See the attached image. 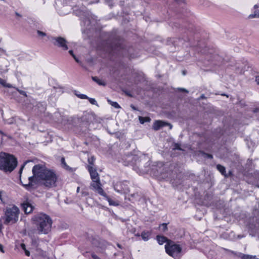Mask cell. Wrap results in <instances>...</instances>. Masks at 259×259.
<instances>
[{
    "label": "cell",
    "instance_id": "obj_5",
    "mask_svg": "<svg viewBox=\"0 0 259 259\" xmlns=\"http://www.w3.org/2000/svg\"><path fill=\"white\" fill-rule=\"evenodd\" d=\"M165 249L167 254L173 257L174 255L180 253L181 251L180 246L169 240L167 242V244L165 246Z\"/></svg>",
    "mask_w": 259,
    "mask_h": 259
},
{
    "label": "cell",
    "instance_id": "obj_31",
    "mask_svg": "<svg viewBox=\"0 0 259 259\" xmlns=\"http://www.w3.org/2000/svg\"></svg>",
    "mask_w": 259,
    "mask_h": 259
},
{
    "label": "cell",
    "instance_id": "obj_24",
    "mask_svg": "<svg viewBox=\"0 0 259 259\" xmlns=\"http://www.w3.org/2000/svg\"><path fill=\"white\" fill-rule=\"evenodd\" d=\"M17 91H18V92L19 93H20V94H21L22 95H23V96H27V95H26V94H25V93H24L23 91H21V90H19V89H17Z\"/></svg>",
    "mask_w": 259,
    "mask_h": 259
},
{
    "label": "cell",
    "instance_id": "obj_23",
    "mask_svg": "<svg viewBox=\"0 0 259 259\" xmlns=\"http://www.w3.org/2000/svg\"><path fill=\"white\" fill-rule=\"evenodd\" d=\"M22 248L24 249V250H25V252H26V254H27V256H29V252L28 250H26L25 249V246H24L23 244H22Z\"/></svg>",
    "mask_w": 259,
    "mask_h": 259
},
{
    "label": "cell",
    "instance_id": "obj_2",
    "mask_svg": "<svg viewBox=\"0 0 259 259\" xmlns=\"http://www.w3.org/2000/svg\"><path fill=\"white\" fill-rule=\"evenodd\" d=\"M32 224L40 234H47L50 231L52 222L50 218L44 213H39L32 218Z\"/></svg>",
    "mask_w": 259,
    "mask_h": 259
},
{
    "label": "cell",
    "instance_id": "obj_21",
    "mask_svg": "<svg viewBox=\"0 0 259 259\" xmlns=\"http://www.w3.org/2000/svg\"><path fill=\"white\" fill-rule=\"evenodd\" d=\"M69 53H70V55H71V56H73V58H74V59H75V61H76L79 62V61H78V60L77 59V58H76V57H75V55H74V54H73V51H69Z\"/></svg>",
    "mask_w": 259,
    "mask_h": 259
},
{
    "label": "cell",
    "instance_id": "obj_28",
    "mask_svg": "<svg viewBox=\"0 0 259 259\" xmlns=\"http://www.w3.org/2000/svg\"><path fill=\"white\" fill-rule=\"evenodd\" d=\"M124 91V92H125V94L127 95V96H128L130 97H133V96H132V95L130 94H129L128 93L126 92H125V91Z\"/></svg>",
    "mask_w": 259,
    "mask_h": 259
},
{
    "label": "cell",
    "instance_id": "obj_27",
    "mask_svg": "<svg viewBox=\"0 0 259 259\" xmlns=\"http://www.w3.org/2000/svg\"><path fill=\"white\" fill-rule=\"evenodd\" d=\"M256 81L257 82V83L258 84H259V76H258V77H256Z\"/></svg>",
    "mask_w": 259,
    "mask_h": 259
},
{
    "label": "cell",
    "instance_id": "obj_8",
    "mask_svg": "<svg viewBox=\"0 0 259 259\" xmlns=\"http://www.w3.org/2000/svg\"><path fill=\"white\" fill-rule=\"evenodd\" d=\"M21 206L24 213L26 214H29L33 211V206L29 202H24L21 204Z\"/></svg>",
    "mask_w": 259,
    "mask_h": 259
},
{
    "label": "cell",
    "instance_id": "obj_20",
    "mask_svg": "<svg viewBox=\"0 0 259 259\" xmlns=\"http://www.w3.org/2000/svg\"><path fill=\"white\" fill-rule=\"evenodd\" d=\"M89 101H90V103L92 104H94V105H97V103L96 101L94 99H93V98H89Z\"/></svg>",
    "mask_w": 259,
    "mask_h": 259
},
{
    "label": "cell",
    "instance_id": "obj_18",
    "mask_svg": "<svg viewBox=\"0 0 259 259\" xmlns=\"http://www.w3.org/2000/svg\"><path fill=\"white\" fill-rule=\"evenodd\" d=\"M242 258L244 259H252V258H256L257 257L250 256V255H244Z\"/></svg>",
    "mask_w": 259,
    "mask_h": 259
},
{
    "label": "cell",
    "instance_id": "obj_19",
    "mask_svg": "<svg viewBox=\"0 0 259 259\" xmlns=\"http://www.w3.org/2000/svg\"><path fill=\"white\" fill-rule=\"evenodd\" d=\"M1 83L2 85L3 86H4V87H8V88H11V86L9 85L8 84H7L6 83H5V81H3L2 79L1 80Z\"/></svg>",
    "mask_w": 259,
    "mask_h": 259
},
{
    "label": "cell",
    "instance_id": "obj_29",
    "mask_svg": "<svg viewBox=\"0 0 259 259\" xmlns=\"http://www.w3.org/2000/svg\"><path fill=\"white\" fill-rule=\"evenodd\" d=\"M131 107H132V108L133 109L136 110H138V109H137L135 107V106H134L131 105Z\"/></svg>",
    "mask_w": 259,
    "mask_h": 259
},
{
    "label": "cell",
    "instance_id": "obj_9",
    "mask_svg": "<svg viewBox=\"0 0 259 259\" xmlns=\"http://www.w3.org/2000/svg\"><path fill=\"white\" fill-rule=\"evenodd\" d=\"M99 184L98 183H93L92 184V187L93 188H94L95 190H96L98 193L101 194V195H103L104 196V193L103 192V190L101 188V187L99 185Z\"/></svg>",
    "mask_w": 259,
    "mask_h": 259
},
{
    "label": "cell",
    "instance_id": "obj_1",
    "mask_svg": "<svg viewBox=\"0 0 259 259\" xmlns=\"http://www.w3.org/2000/svg\"><path fill=\"white\" fill-rule=\"evenodd\" d=\"M33 172L36 181L41 185L52 187L56 184L57 177L55 174L43 165L35 166Z\"/></svg>",
    "mask_w": 259,
    "mask_h": 259
},
{
    "label": "cell",
    "instance_id": "obj_12",
    "mask_svg": "<svg viewBox=\"0 0 259 259\" xmlns=\"http://www.w3.org/2000/svg\"><path fill=\"white\" fill-rule=\"evenodd\" d=\"M139 119L141 124H143L146 122H149L151 121V119L150 117L148 116H146V117H142V116H139Z\"/></svg>",
    "mask_w": 259,
    "mask_h": 259
},
{
    "label": "cell",
    "instance_id": "obj_16",
    "mask_svg": "<svg viewBox=\"0 0 259 259\" xmlns=\"http://www.w3.org/2000/svg\"><path fill=\"white\" fill-rule=\"evenodd\" d=\"M76 96H77L78 98H81V99H88L89 100V99L90 98H89L87 95H86L84 94H76Z\"/></svg>",
    "mask_w": 259,
    "mask_h": 259
},
{
    "label": "cell",
    "instance_id": "obj_17",
    "mask_svg": "<svg viewBox=\"0 0 259 259\" xmlns=\"http://www.w3.org/2000/svg\"><path fill=\"white\" fill-rule=\"evenodd\" d=\"M148 236H150V235L148 234V232H143L142 234V237L143 238V239H144L145 240L148 239Z\"/></svg>",
    "mask_w": 259,
    "mask_h": 259
},
{
    "label": "cell",
    "instance_id": "obj_22",
    "mask_svg": "<svg viewBox=\"0 0 259 259\" xmlns=\"http://www.w3.org/2000/svg\"><path fill=\"white\" fill-rule=\"evenodd\" d=\"M178 90H179L180 92H182L184 93H188V91L187 90H185V89H183V88H179V89H178Z\"/></svg>",
    "mask_w": 259,
    "mask_h": 259
},
{
    "label": "cell",
    "instance_id": "obj_11",
    "mask_svg": "<svg viewBox=\"0 0 259 259\" xmlns=\"http://www.w3.org/2000/svg\"><path fill=\"white\" fill-rule=\"evenodd\" d=\"M57 41L61 45V46L63 47V48L66 49H67V46L66 44V41H65V40L63 38L61 37H58L57 39Z\"/></svg>",
    "mask_w": 259,
    "mask_h": 259
},
{
    "label": "cell",
    "instance_id": "obj_7",
    "mask_svg": "<svg viewBox=\"0 0 259 259\" xmlns=\"http://www.w3.org/2000/svg\"><path fill=\"white\" fill-rule=\"evenodd\" d=\"M165 126H170V127H172V125L170 124L169 123L165 122L164 121H160L158 120L156 121L154 123L153 127H154V130H158L160 129L162 127H165Z\"/></svg>",
    "mask_w": 259,
    "mask_h": 259
},
{
    "label": "cell",
    "instance_id": "obj_13",
    "mask_svg": "<svg viewBox=\"0 0 259 259\" xmlns=\"http://www.w3.org/2000/svg\"><path fill=\"white\" fill-rule=\"evenodd\" d=\"M92 79L93 81H94L95 82H96L97 83H98L99 85H101V86H105V83L100 79L98 77H92Z\"/></svg>",
    "mask_w": 259,
    "mask_h": 259
},
{
    "label": "cell",
    "instance_id": "obj_10",
    "mask_svg": "<svg viewBox=\"0 0 259 259\" xmlns=\"http://www.w3.org/2000/svg\"><path fill=\"white\" fill-rule=\"evenodd\" d=\"M156 240H157V241L158 242V244H160V245H162V244H163L164 243L167 242L169 241V240L167 238L165 237V236H160V235L157 236V237H156Z\"/></svg>",
    "mask_w": 259,
    "mask_h": 259
},
{
    "label": "cell",
    "instance_id": "obj_3",
    "mask_svg": "<svg viewBox=\"0 0 259 259\" xmlns=\"http://www.w3.org/2000/svg\"><path fill=\"white\" fill-rule=\"evenodd\" d=\"M17 160L11 154L1 152L0 154V169L5 172H11L17 166Z\"/></svg>",
    "mask_w": 259,
    "mask_h": 259
},
{
    "label": "cell",
    "instance_id": "obj_25",
    "mask_svg": "<svg viewBox=\"0 0 259 259\" xmlns=\"http://www.w3.org/2000/svg\"><path fill=\"white\" fill-rule=\"evenodd\" d=\"M175 148H176V150H183L181 149V148L179 145H178V144H175Z\"/></svg>",
    "mask_w": 259,
    "mask_h": 259
},
{
    "label": "cell",
    "instance_id": "obj_4",
    "mask_svg": "<svg viewBox=\"0 0 259 259\" xmlns=\"http://www.w3.org/2000/svg\"><path fill=\"white\" fill-rule=\"evenodd\" d=\"M19 215V210L14 205L9 206L5 212L4 221L7 225H12L17 222Z\"/></svg>",
    "mask_w": 259,
    "mask_h": 259
},
{
    "label": "cell",
    "instance_id": "obj_14",
    "mask_svg": "<svg viewBox=\"0 0 259 259\" xmlns=\"http://www.w3.org/2000/svg\"><path fill=\"white\" fill-rule=\"evenodd\" d=\"M217 168L218 170H219V171L223 175L226 176V169L223 166H222V165H218Z\"/></svg>",
    "mask_w": 259,
    "mask_h": 259
},
{
    "label": "cell",
    "instance_id": "obj_26",
    "mask_svg": "<svg viewBox=\"0 0 259 259\" xmlns=\"http://www.w3.org/2000/svg\"><path fill=\"white\" fill-rule=\"evenodd\" d=\"M37 32H38V33H39V34H40V35H46V34H45V33H43V32H42V31H37Z\"/></svg>",
    "mask_w": 259,
    "mask_h": 259
},
{
    "label": "cell",
    "instance_id": "obj_30",
    "mask_svg": "<svg viewBox=\"0 0 259 259\" xmlns=\"http://www.w3.org/2000/svg\"><path fill=\"white\" fill-rule=\"evenodd\" d=\"M183 74H184V75H185V74H186V73H185V71H183Z\"/></svg>",
    "mask_w": 259,
    "mask_h": 259
},
{
    "label": "cell",
    "instance_id": "obj_15",
    "mask_svg": "<svg viewBox=\"0 0 259 259\" xmlns=\"http://www.w3.org/2000/svg\"><path fill=\"white\" fill-rule=\"evenodd\" d=\"M108 102H109V103L111 105L113 106L114 107L116 108H121V106L119 105L117 102H113V101H110V100H108Z\"/></svg>",
    "mask_w": 259,
    "mask_h": 259
},
{
    "label": "cell",
    "instance_id": "obj_6",
    "mask_svg": "<svg viewBox=\"0 0 259 259\" xmlns=\"http://www.w3.org/2000/svg\"><path fill=\"white\" fill-rule=\"evenodd\" d=\"M89 171L90 174V176L91 179L94 183H96L100 184V179L98 173L96 170L93 167L89 166Z\"/></svg>",
    "mask_w": 259,
    "mask_h": 259
}]
</instances>
